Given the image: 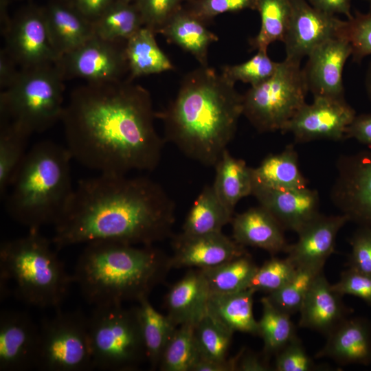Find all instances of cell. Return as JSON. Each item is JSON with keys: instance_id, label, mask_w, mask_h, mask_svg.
Returning a JSON list of instances; mask_svg holds the SVG:
<instances>
[{"instance_id": "cell-1", "label": "cell", "mask_w": 371, "mask_h": 371, "mask_svg": "<svg viewBox=\"0 0 371 371\" xmlns=\"http://www.w3.org/2000/svg\"><path fill=\"white\" fill-rule=\"evenodd\" d=\"M155 118L150 93L128 79L76 88L61 122L73 159L100 173L126 175L159 164L164 142Z\"/></svg>"}, {"instance_id": "cell-2", "label": "cell", "mask_w": 371, "mask_h": 371, "mask_svg": "<svg viewBox=\"0 0 371 371\" xmlns=\"http://www.w3.org/2000/svg\"><path fill=\"white\" fill-rule=\"evenodd\" d=\"M175 220V203L155 181L100 173L78 182L52 241L57 251L95 240L151 245Z\"/></svg>"}, {"instance_id": "cell-3", "label": "cell", "mask_w": 371, "mask_h": 371, "mask_svg": "<svg viewBox=\"0 0 371 371\" xmlns=\"http://www.w3.org/2000/svg\"><path fill=\"white\" fill-rule=\"evenodd\" d=\"M243 101L234 82L200 65L184 76L175 98L156 117L166 139L184 155L215 166L234 137Z\"/></svg>"}, {"instance_id": "cell-4", "label": "cell", "mask_w": 371, "mask_h": 371, "mask_svg": "<svg viewBox=\"0 0 371 371\" xmlns=\"http://www.w3.org/2000/svg\"><path fill=\"white\" fill-rule=\"evenodd\" d=\"M170 268V259L152 245L95 240L87 243L72 277L87 303L122 304L148 296Z\"/></svg>"}, {"instance_id": "cell-5", "label": "cell", "mask_w": 371, "mask_h": 371, "mask_svg": "<svg viewBox=\"0 0 371 371\" xmlns=\"http://www.w3.org/2000/svg\"><path fill=\"white\" fill-rule=\"evenodd\" d=\"M65 146L41 141L27 153L5 195L8 215L29 229L56 225L73 196L70 162Z\"/></svg>"}, {"instance_id": "cell-6", "label": "cell", "mask_w": 371, "mask_h": 371, "mask_svg": "<svg viewBox=\"0 0 371 371\" xmlns=\"http://www.w3.org/2000/svg\"><path fill=\"white\" fill-rule=\"evenodd\" d=\"M52 240L39 229L5 240L0 246L1 297L12 281L15 294L24 303L58 309L67 297L73 280L52 249Z\"/></svg>"}, {"instance_id": "cell-7", "label": "cell", "mask_w": 371, "mask_h": 371, "mask_svg": "<svg viewBox=\"0 0 371 371\" xmlns=\"http://www.w3.org/2000/svg\"><path fill=\"white\" fill-rule=\"evenodd\" d=\"M65 79L54 64L21 68L16 81L0 93V120L15 124L30 135L61 121Z\"/></svg>"}, {"instance_id": "cell-8", "label": "cell", "mask_w": 371, "mask_h": 371, "mask_svg": "<svg viewBox=\"0 0 371 371\" xmlns=\"http://www.w3.org/2000/svg\"><path fill=\"white\" fill-rule=\"evenodd\" d=\"M88 326L94 369L134 370L147 359L136 306H95Z\"/></svg>"}, {"instance_id": "cell-9", "label": "cell", "mask_w": 371, "mask_h": 371, "mask_svg": "<svg viewBox=\"0 0 371 371\" xmlns=\"http://www.w3.org/2000/svg\"><path fill=\"white\" fill-rule=\"evenodd\" d=\"M308 92L300 63L284 58L268 80L243 95V115L260 133L281 131L306 103Z\"/></svg>"}, {"instance_id": "cell-10", "label": "cell", "mask_w": 371, "mask_h": 371, "mask_svg": "<svg viewBox=\"0 0 371 371\" xmlns=\"http://www.w3.org/2000/svg\"><path fill=\"white\" fill-rule=\"evenodd\" d=\"M36 369L87 371L94 369L88 317L80 311L58 312L39 326Z\"/></svg>"}, {"instance_id": "cell-11", "label": "cell", "mask_w": 371, "mask_h": 371, "mask_svg": "<svg viewBox=\"0 0 371 371\" xmlns=\"http://www.w3.org/2000/svg\"><path fill=\"white\" fill-rule=\"evenodd\" d=\"M126 41H111L95 35L56 63L65 80L82 78L87 82L123 80L128 73Z\"/></svg>"}, {"instance_id": "cell-12", "label": "cell", "mask_w": 371, "mask_h": 371, "mask_svg": "<svg viewBox=\"0 0 371 371\" xmlns=\"http://www.w3.org/2000/svg\"><path fill=\"white\" fill-rule=\"evenodd\" d=\"M330 198L348 221L371 228V150L341 157Z\"/></svg>"}, {"instance_id": "cell-13", "label": "cell", "mask_w": 371, "mask_h": 371, "mask_svg": "<svg viewBox=\"0 0 371 371\" xmlns=\"http://www.w3.org/2000/svg\"><path fill=\"white\" fill-rule=\"evenodd\" d=\"M3 37L5 48L20 68L54 64L60 58L52 44L42 7L30 5L21 9Z\"/></svg>"}, {"instance_id": "cell-14", "label": "cell", "mask_w": 371, "mask_h": 371, "mask_svg": "<svg viewBox=\"0 0 371 371\" xmlns=\"http://www.w3.org/2000/svg\"><path fill=\"white\" fill-rule=\"evenodd\" d=\"M356 115L344 98L313 97L282 129L290 133L296 142L316 139L339 141L346 138V131Z\"/></svg>"}, {"instance_id": "cell-15", "label": "cell", "mask_w": 371, "mask_h": 371, "mask_svg": "<svg viewBox=\"0 0 371 371\" xmlns=\"http://www.w3.org/2000/svg\"><path fill=\"white\" fill-rule=\"evenodd\" d=\"M291 16L283 43L285 59L300 63L325 41L344 34L346 20L314 8L306 0H290Z\"/></svg>"}, {"instance_id": "cell-16", "label": "cell", "mask_w": 371, "mask_h": 371, "mask_svg": "<svg viewBox=\"0 0 371 371\" xmlns=\"http://www.w3.org/2000/svg\"><path fill=\"white\" fill-rule=\"evenodd\" d=\"M39 326L24 311L3 310L0 313V370L36 369Z\"/></svg>"}, {"instance_id": "cell-17", "label": "cell", "mask_w": 371, "mask_h": 371, "mask_svg": "<svg viewBox=\"0 0 371 371\" xmlns=\"http://www.w3.org/2000/svg\"><path fill=\"white\" fill-rule=\"evenodd\" d=\"M350 56L352 47L344 34L325 41L308 54L302 69L313 97L344 98L342 74Z\"/></svg>"}, {"instance_id": "cell-18", "label": "cell", "mask_w": 371, "mask_h": 371, "mask_svg": "<svg viewBox=\"0 0 371 371\" xmlns=\"http://www.w3.org/2000/svg\"><path fill=\"white\" fill-rule=\"evenodd\" d=\"M252 195L284 229L298 233L319 214L318 192L308 187L274 189L253 183Z\"/></svg>"}, {"instance_id": "cell-19", "label": "cell", "mask_w": 371, "mask_h": 371, "mask_svg": "<svg viewBox=\"0 0 371 371\" xmlns=\"http://www.w3.org/2000/svg\"><path fill=\"white\" fill-rule=\"evenodd\" d=\"M247 254L244 246L222 232L196 236L179 235L175 241L170 267L205 269L215 267Z\"/></svg>"}, {"instance_id": "cell-20", "label": "cell", "mask_w": 371, "mask_h": 371, "mask_svg": "<svg viewBox=\"0 0 371 371\" xmlns=\"http://www.w3.org/2000/svg\"><path fill=\"white\" fill-rule=\"evenodd\" d=\"M348 221L342 214L329 216L319 214L297 233V241L287 247L286 258L296 267H324L334 251L338 232Z\"/></svg>"}, {"instance_id": "cell-21", "label": "cell", "mask_w": 371, "mask_h": 371, "mask_svg": "<svg viewBox=\"0 0 371 371\" xmlns=\"http://www.w3.org/2000/svg\"><path fill=\"white\" fill-rule=\"evenodd\" d=\"M42 9L52 44L60 57L94 35L93 23L69 0H50Z\"/></svg>"}, {"instance_id": "cell-22", "label": "cell", "mask_w": 371, "mask_h": 371, "mask_svg": "<svg viewBox=\"0 0 371 371\" xmlns=\"http://www.w3.org/2000/svg\"><path fill=\"white\" fill-rule=\"evenodd\" d=\"M316 357L330 358L341 364H370V324L363 318L345 319L328 335Z\"/></svg>"}, {"instance_id": "cell-23", "label": "cell", "mask_w": 371, "mask_h": 371, "mask_svg": "<svg viewBox=\"0 0 371 371\" xmlns=\"http://www.w3.org/2000/svg\"><path fill=\"white\" fill-rule=\"evenodd\" d=\"M323 272L315 279L300 310L299 326L328 335L350 310L342 303Z\"/></svg>"}, {"instance_id": "cell-24", "label": "cell", "mask_w": 371, "mask_h": 371, "mask_svg": "<svg viewBox=\"0 0 371 371\" xmlns=\"http://www.w3.org/2000/svg\"><path fill=\"white\" fill-rule=\"evenodd\" d=\"M233 238L238 243L252 246L271 254L285 251L287 245L284 229L262 206L251 207L232 218Z\"/></svg>"}, {"instance_id": "cell-25", "label": "cell", "mask_w": 371, "mask_h": 371, "mask_svg": "<svg viewBox=\"0 0 371 371\" xmlns=\"http://www.w3.org/2000/svg\"><path fill=\"white\" fill-rule=\"evenodd\" d=\"M210 295L201 269L189 271L166 295L167 316L176 326L195 324L207 313Z\"/></svg>"}, {"instance_id": "cell-26", "label": "cell", "mask_w": 371, "mask_h": 371, "mask_svg": "<svg viewBox=\"0 0 371 371\" xmlns=\"http://www.w3.org/2000/svg\"><path fill=\"white\" fill-rule=\"evenodd\" d=\"M159 34L169 43L191 54L201 66H208L209 47L218 40L217 35L207 28L205 23L184 7L170 19Z\"/></svg>"}, {"instance_id": "cell-27", "label": "cell", "mask_w": 371, "mask_h": 371, "mask_svg": "<svg viewBox=\"0 0 371 371\" xmlns=\"http://www.w3.org/2000/svg\"><path fill=\"white\" fill-rule=\"evenodd\" d=\"M155 34L150 29L143 26L126 41L128 80L175 69L169 58L157 43Z\"/></svg>"}, {"instance_id": "cell-28", "label": "cell", "mask_w": 371, "mask_h": 371, "mask_svg": "<svg viewBox=\"0 0 371 371\" xmlns=\"http://www.w3.org/2000/svg\"><path fill=\"white\" fill-rule=\"evenodd\" d=\"M216 177L212 187L222 203L232 213L244 197L252 194L251 168L225 149L215 165Z\"/></svg>"}, {"instance_id": "cell-29", "label": "cell", "mask_w": 371, "mask_h": 371, "mask_svg": "<svg viewBox=\"0 0 371 371\" xmlns=\"http://www.w3.org/2000/svg\"><path fill=\"white\" fill-rule=\"evenodd\" d=\"M252 290L210 294L207 311L232 332L259 335L258 322L253 313Z\"/></svg>"}, {"instance_id": "cell-30", "label": "cell", "mask_w": 371, "mask_h": 371, "mask_svg": "<svg viewBox=\"0 0 371 371\" xmlns=\"http://www.w3.org/2000/svg\"><path fill=\"white\" fill-rule=\"evenodd\" d=\"M253 183L274 189H299L307 187L301 173L298 157L292 145L280 153L270 155L251 168Z\"/></svg>"}, {"instance_id": "cell-31", "label": "cell", "mask_w": 371, "mask_h": 371, "mask_svg": "<svg viewBox=\"0 0 371 371\" xmlns=\"http://www.w3.org/2000/svg\"><path fill=\"white\" fill-rule=\"evenodd\" d=\"M232 215L220 201L212 186H205L192 206L181 235L196 236L221 232L232 220Z\"/></svg>"}, {"instance_id": "cell-32", "label": "cell", "mask_w": 371, "mask_h": 371, "mask_svg": "<svg viewBox=\"0 0 371 371\" xmlns=\"http://www.w3.org/2000/svg\"><path fill=\"white\" fill-rule=\"evenodd\" d=\"M136 306L146 349V358L152 368L159 362L176 326L166 315H163L150 304L148 296L140 298Z\"/></svg>"}, {"instance_id": "cell-33", "label": "cell", "mask_w": 371, "mask_h": 371, "mask_svg": "<svg viewBox=\"0 0 371 371\" xmlns=\"http://www.w3.org/2000/svg\"><path fill=\"white\" fill-rule=\"evenodd\" d=\"M92 23L94 35L111 41H126L144 26L134 2L115 0Z\"/></svg>"}, {"instance_id": "cell-34", "label": "cell", "mask_w": 371, "mask_h": 371, "mask_svg": "<svg viewBox=\"0 0 371 371\" xmlns=\"http://www.w3.org/2000/svg\"><path fill=\"white\" fill-rule=\"evenodd\" d=\"M258 268L247 254L215 267L201 269V271L210 294H226L249 289Z\"/></svg>"}, {"instance_id": "cell-35", "label": "cell", "mask_w": 371, "mask_h": 371, "mask_svg": "<svg viewBox=\"0 0 371 371\" xmlns=\"http://www.w3.org/2000/svg\"><path fill=\"white\" fill-rule=\"evenodd\" d=\"M255 10L260 16V28L249 44L252 49L267 51L271 43L284 41L291 20V1L256 0Z\"/></svg>"}, {"instance_id": "cell-36", "label": "cell", "mask_w": 371, "mask_h": 371, "mask_svg": "<svg viewBox=\"0 0 371 371\" xmlns=\"http://www.w3.org/2000/svg\"><path fill=\"white\" fill-rule=\"evenodd\" d=\"M29 134L6 120H0V197L8 190L27 153Z\"/></svg>"}, {"instance_id": "cell-37", "label": "cell", "mask_w": 371, "mask_h": 371, "mask_svg": "<svg viewBox=\"0 0 371 371\" xmlns=\"http://www.w3.org/2000/svg\"><path fill=\"white\" fill-rule=\"evenodd\" d=\"M262 313L258 322L259 335L264 341L267 355L276 354L297 337L289 313L274 306L268 297L261 300Z\"/></svg>"}, {"instance_id": "cell-38", "label": "cell", "mask_w": 371, "mask_h": 371, "mask_svg": "<svg viewBox=\"0 0 371 371\" xmlns=\"http://www.w3.org/2000/svg\"><path fill=\"white\" fill-rule=\"evenodd\" d=\"M199 359L194 324H184L176 328L164 349L159 366L165 371H192Z\"/></svg>"}, {"instance_id": "cell-39", "label": "cell", "mask_w": 371, "mask_h": 371, "mask_svg": "<svg viewBox=\"0 0 371 371\" xmlns=\"http://www.w3.org/2000/svg\"><path fill=\"white\" fill-rule=\"evenodd\" d=\"M233 333L207 311L194 324V337L200 359L226 361Z\"/></svg>"}, {"instance_id": "cell-40", "label": "cell", "mask_w": 371, "mask_h": 371, "mask_svg": "<svg viewBox=\"0 0 371 371\" xmlns=\"http://www.w3.org/2000/svg\"><path fill=\"white\" fill-rule=\"evenodd\" d=\"M323 269L322 266L297 267L283 286L267 297L274 306L289 315L299 312L307 293Z\"/></svg>"}, {"instance_id": "cell-41", "label": "cell", "mask_w": 371, "mask_h": 371, "mask_svg": "<svg viewBox=\"0 0 371 371\" xmlns=\"http://www.w3.org/2000/svg\"><path fill=\"white\" fill-rule=\"evenodd\" d=\"M278 65V63L269 58L267 51H257L254 56L243 63L224 66L221 74L234 83L240 81L254 87L268 80Z\"/></svg>"}, {"instance_id": "cell-42", "label": "cell", "mask_w": 371, "mask_h": 371, "mask_svg": "<svg viewBox=\"0 0 371 371\" xmlns=\"http://www.w3.org/2000/svg\"><path fill=\"white\" fill-rule=\"evenodd\" d=\"M296 268L288 258H273L258 268L249 289L254 292L262 291L269 294L273 293L292 278Z\"/></svg>"}, {"instance_id": "cell-43", "label": "cell", "mask_w": 371, "mask_h": 371, "mask_svg": "<svg viewBox=\"0 0 371 371\" xmlns=\"http://www.w3.org/2000/svg\"><path fill=\"white\" fill-rule=\"evenodd\" d=\"M344 35L352 47V57L361 62L371 54V9L368 13L356 12L346 20Z\"/></svg>"}, {"instance_id": "cell-44", "label": "cell", "mask_w": 371, "mask_h": 371, "mask_svg": "<svg viewBox=\"0 0 371 371\" xmlns=\"http://www.w3.org/2000/svg\"><path fill=\"white\" fill-rule=\"evenodd\" d=\"M188 0H135L143 19L144 26L155 34L161 30L170 19L183 6Z\"/></svg>"}, {"instance_id": "cell-45", "label": "cell", "mask_w": 371, "mask_h": 371, "mask_svg": "<svg viewBox=\"0 0 371 371\" xmlns=\"http://www.w3.org/2000/svg\"><path fill=\"white\" fill-rule=\"evenodd\" d=\"M256 0H188L185 8L207 24L216 16L246 9L255 10Z\"/></svg>"}, {"instance_id": "cell-46", "label": "cell", "mask_w": 371, "mask_h": 371, "mask_svg": "<svg viewBox=\"0 0 371 371\" xmlns=\"http://www.w3.org/2000/svg\"><path fill=\"white\" fill-rule=\"evenodd\" d=\"M276 355L275 370L277 371H310L314 368L313 360L297 337Z\"/></svg>"}, {"instance_id": "cell-47", "label": "cell", "mask_w": 371, "mask_h": 371, "mask_svg": "<svg viewBox=\"0 0 371 371\" xmlns=\"http://www.w3.org/2000/svg\"><path fill=\"white\" fill-rule=\"evenodd\" d=\"M332 288L341 296L354 295L371 306L370 276L348 268L341 273L339 280L332 284Z\"/></svg>"}, {"instance_id": "cell-48", "label": "cell", "mask_w": 371, "mask_h": 371, "mask_svg": "<svg viewBox=\"0 0 371 371\" xmlns=\"http://www.w3.org/2000/svg\"><path fill=\"white\" fill-rule=\"evenodd\" d=\"M350 243L349 268L371 276V228L360 227Z\"/></svg>"}, {"instance_id": "cell-49", "label": "cell", "mask_w": 371, "mask_h": 371, "mask_svg": "<svg viewBox=\"0 0 371 371\" xmlns=\"http://www.w3.org/2000/svg\"><path fill=\"white\" fill-rule=\"evenodd\" d=\"M346 138L371 145V114L355 115L346 131Z\"/></svg>"}, {"instance_id": "cell-50", "label": "cell", "mask_w": 371, "mask_h": 371, "mask_svg": "<svg viewBox=\"0 0 371 371\" xmlns=\"http://www.w3.org/2000/svg\"><path fill=\"white\" fill-rule=\"evenodd\" d=\"M4 47L0 52V87L1 90L10 87L17 79L21 68Z\"/></svg>"}, {"instance_id": "cell-51", "label": "cell", "mask_w": 371, "mask_h": 371, "mask_svg": "<svg viewBox=\"0 0 371 371\" xmlns=\"http://www.w3.org/2000/svg\"><path fill=\"white\" fill-rule=\"evenodd\" d=\"M87 19L93 22L114 0H69Z\"/></svg>"}, {"instance_id": "cell-52", "label": "cell", "mask_w": 371, "mask_h": 371, "mask_svg": "<svg viewBox=\"0 0 371 371\" xmlns=\"http://www.w3.org/2000/svg\"><path fill=\"white\" fill-rule=\"evenodd\" d=\"M309 3L315 8L328 14H340L348 19L352 18L350 0H309Z\"/></svg>"}, {"instance_id": "cell-53", "label": "cell", "mask_w": 371, "mask_h": 371, "mask_svg": "<svg viewBox=\"0 0 371 371\" xmlns=\"http://www.w3.org/2000/svg\"><path fill=\"white\" fill-rule=\"evenodd\" d=\"M234 360L236 370L266 371L269 368L265 362L252 353L241 354Z\"/></svg>"}, {"instance_id": "cell-54", "label": "cell", "mask_w": 371, "mask_h": 371, "mask_svg": "<svg viewBox=\"0 0 371 371\" xmlns=\"http://www.w3.org/2000/svg\"><path fill=\"white\" fill-rule=\"evenodd\" d=\"M236 370L234 358L225 361L199 359L192 371H230Z\"/></svg>"}, {"instance_id": "cell-55", "label": "cell", "mask_w": 371, "mask_h": 371, "mask_svg": "<svg viewBox=\"0 0 371 371\" xmlns=\"http://www.w3.org/2000/svg\"><path fill=\"white\" fill-rule=\"evenodd\" d=\"M8 4L9 0H0V29L3 36L9 30L12 21L8 14Z\"/></svg>"}, {"instance_id": "cell-56", "label": "cell", "mask_w": 371, "mask_h": 371, "mask_svg": "<svg viewBox=\"0 0 371 371\" xmlns=\"http://www.w3.org/2000/svg\"><path fill=\"white\" fill-rule=\"evenodd\" d=\"M365 83L368 98L371 101V64H370L367 69Z\"/></svg>"}, {"instance_id": "cell-57", "label": "cell", "mask_w": 371, "mask_h": 371, "mask_svg": "<svg viewBox=\"0 0 371 371\" xmlns=\"http://www.w3.org/2000/svg\"><path fill=\"white\" fill-rule=\"evenodd\" d=\"M115 1L126 2V3H133L135 1V0H115Z\"/></svg>"}, {"instance_id": "cell-58", "label": "cell", "mask_w": 371, "mask_h": 371, "mask_svg": "<svg viewBox=\"0 0 371 371\" xmlns=\"http://www.w3.org/2000/svg\"><path fill=\"white\" fill-rule=\"evenodd\" d=\"M367 1H368L370 3V9H371V0H366Z\"/></svg>"}]
</instances>
